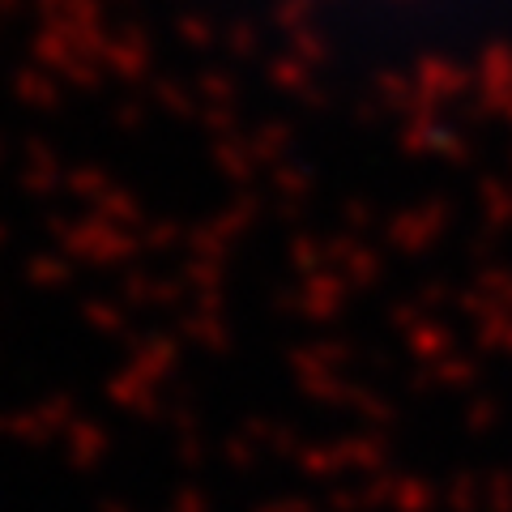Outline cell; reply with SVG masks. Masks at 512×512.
Listing matches in <instances>:
<instances>
[{
  "label": "cell",
  "instance_id": "6da1fadb",
  "mask_svg": "<svg viewBox=\"0 0 512 512\" xmlns=\"http://www.w3.org/2000/svg\"><path fill=\"white\" fill-rule=\"evenodd\" d=\"M248 56L355 94H461L512 77V0H205Z\"/></svg>",
  "mask_w": 512,
  "mask_h": 512
}]
</instances>
